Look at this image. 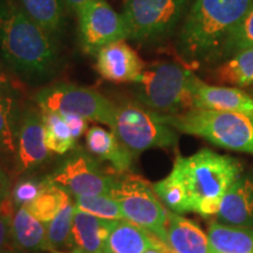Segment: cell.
<instances>
[{
  "label": "cell",
  "instance_id": "cell-8",
  "mask_svg": "<svg viewBox=\"0 0 253 253\" xmlns=\"http://www.w3.org/2000/svg\"><path fill=\"white\" fill-rule=\"evenodd\" d=\"M110 196L120 203L126 220L143 227L166 243L169 211L155 194L153 184L134 173H121Z\"/></svg>",
  "mask_w": 253,
  "mask_h": 253
},
{
  "label": "cell",
  "instance_id": "cell-33",
  "mask_svg": "<svg viewBox=\"0 0 253 253\" xmlns=\"http://www.w3.org/2000/svg\"><path fill=\"white\" fill-rule=\"evenodd\" d=\"M12 217L0 211V250L11 243Z\"/></svg>",
  "mask_w": 253,
  "mask_h": 253
},
{
  "label": "cell",
  "instance_id": "cell-17",
  "mask_svg": "<svg viewBox=\"0 0 253 253\" xmlns=\"http://www.w3.org/2000/svg\"><path fill=\"white\" fill-rule=\"evenodd\" d=\"M86 144L89 154L110 163L119 175L128 172L130 169L134 155L113 131L106 130L102 126H91L86 132Z\"/></svg>",
  "mask_w": 253,
  "mask_h": 253
},
{
  "label": "cell",
  "instance_id": "cell-20",
  "mask_svg": "<svg viewBox=\"0 0 253 253\" xmlns=\"http://www.w3.org/2000/svg\"><path fill=\"white\" fill-rule=\"evenodd\" d=\"M156 236L129 220H114L102 253H144Z\"/></svg>",
  "mask_w": 253,
  "mask_h": 253
},
{
  "label": "cell",
  "instance_id": "cell-35",
  "mask_svg": "<svg viewBox=\"0 0 253 253\" xmlns=\"http://www.w3.org/2000/svg\"><path fill=\"white\" fill-rule=\"evenodd\" d=\"M144 253H172L171 250L168 248L166 243L162 242L158 237H156L154 240V243L149 248L145 250Z\"/></svg>",
  "mask_w": 253,
  "mask_h": 253
},
{
  "label": "cell",
  "instance_id": "cell-16",
  "mask_svg": "<svg viewBox=\"0 0 253 253\" xmlns=\"http://www.w3.org/2000/svg\"><path fill=\"white\" fill-rule=\"evenodd\" d=\"M166 244L172 253H212L208 233L194 220L169 211Z\"/></svg>",
  "mask_w": 253,
  "mask_h": 253
},
{
  "label": "cell",
  "instance_id": "cell-34",
  "mask_svg": "<svg viewBox=\"0 0 253 253\" xmlns=\"http://www.w3.org/2000/svg\"><path fill=\"white\" fill-rule=\"evenodd\" d=\"M11 181L2 170V171H0V207L11 196Z\"/></svg>",
  "mask_w": 253,
  "mask_h": 253
},
{
  "label": "cell",
  "instance_id": "cell-13",
  "mask_svg": "<svg viewBox=\"0 0 253 253\" xmlns=\"http://www.w3.org/2000/svg\"><path fill=\"white\" fill-rule=\"evenodd\" d=\"M96 69L106 80L135 84L145 69L140 55L125 40L104 47L96 54Z\"/></svg>",
  "mask_w": 253,
  "mask_h": 253
},
{
  "label": "cell",
  "instance_id": "cell-26",
  "mask_svg": "<svg viewBox=\"0 0 253 253\" xmlns=\"http://www.w3.org/2000/svg\"><path fill=\"white\" fill-rule=\"evenodd\" d=\"M19 119L13 97L9 94H0V153L17 151Z\"/></svg>",
  "mask_w": 253,
  "mask_h": 253
},
{
  "label": "cell",
  "instance_id": "cell-31",
  "mask_svg": "<svg viewBox=\"0 0 253 253\" xmlns=\"http://www.w3.org/2000/svg\"><path fill=\"white\" fill-rule=\"evenodd\" d=\"M49 184L50 181L48 177L19 179L11 191V199L15 209L33 202Z\"/></svg>",
  "mask_w": 253,
  "mask_h": 253
},
{
  "label": "cell",
  "instance_id": "cell-38",
  "mask_svg": "<svg viewBox=\"0 0 253 253\" xmlns=\"http://www.w3.org/2000/svg\"><path fill=\"white\" fill-rule=\"evenodd\" d=\"M0 253H25V252L15 248V246L12 244V243H9L7 246H5L4 249L0 250Z\"/></svg>",
  "mask_w": 253,
  "mask_h": 253
},
{
  "label": "cell",
  "instance_id": "cell-15",
  "mask_svg": "<svg viewBox=\"0 0 253 253\" xmlns=\"http://www.w3.org/2000/svg\"><path fill=\"white\" fill-rule=\"evenodd\" d=\"M218 219L230 226L250 227L253 224V178L240 176L221 201Z\"/></svg>",
  "mask_w": 253,
  "mask_h": 253
},
{
  "label": "cell",
  "instance_id": "cell-37",
  "mask_svg": "<svg viewBox=\"0 0 253 253\" xmlns=\"http://www.w3.org/2000/svg\"><path fill=\"white\" fill-rule=\"evenodd\" d=\"M9 84L5 74L0 71V94H8Z\"/></svg>",
  "mask_w": 253,
  "mask_h": 253
},
{
  "label": "cell",
  "instance_id": "cell-28",
  "mask_svg": "<svg viewBox=\"0 0 253 253\" xmlns=\"http://www.w3.org/2000/svg\"><path fill=\"white\" fill-rule=\"evenodd\" d=\"M75 211H77L75 204H73L69 198L60 209L59 213L46 224L49 244L53 251L71 248L72 227L74 223Z\"/></svg>",
  "mask_w": 253,
  "mask_h": 253
},
{
  "label": "cell",
  "instance_id": "cell-14",
  "mask_svg": "<svg viewBox=\"0 0 253 253\" xmlns=\"http://www.w3.org/2000/svg\"><path fill=\"white\" fill-rule=\"evenodd\" d=\"M195 108L233 112L253 116V97L236 87L211 86L196 77L194 84Z\"/></svg>",
  "mask_w": 253,
  "mask_h": 253
},
{
  "label": "cell",
  "instance_id": "cell-21",
  "mask_svg": "<svg viewBox=\"0 0 253 253\" xmlns=\"http://www.w3.org/2000/svg\"><path fill=\"white\" fill-rule=\"evenodd\" d=\"M212 253H253L252 227L212 223L208 229Z\"/></svg>",
  "mask_w": 253,
  "mask_h": 253
},
{
  "label": "cell",
  "instance_id": "cell-11",
  "mask_svg": "<svg viewBox=\"0 0 253 253\" xmlns=\"http://www.w3.org/2000/svg\"><path fill=\"white\" fill-rule=\"evenodd\" d=\"M77 14L80 42L88 54L96 55L104 47L128 39L122 14L104 0H91Z\"/></svg>",
  "mask_w": 253,
  "mask_h": 253
},
{
  "label": "cell",
  "instance_id": "cell-39",
  "mask_svg": "<svg viewBox=\"0 0 253 253\" xmlns=\"http://www.w3.org/2000/svg\"><path fill=\"white\" fill-rule=\"evenodd\" d=\"M52 253H68V252H61V251H53ZM71 253H73V252H71Z\"/></svg>",
  "mask_w": 253,
  "mask_h": 253
},
{
  "label": "cell",
  "instance_id": "cell-2",
  "mask_svg": "<svg viewBox=\"0 0 253 253\" xmlns=\"http://www.w3.org/2000/svg\"><path fill=\"white\" fill-rule=\"evenodd\" d=\"M253 0H194L178 37V49L189 61L219 58L220 50Z\"/></svg>",
  "mask_w": 253,
  "mask_h": 253
},
{
  "label": "cell",
  "instance_id": "cell-10",
  "mask_svg": "<svg viewBox=\"0 0 253 253\" xmlns=\"http://www.w3.org/2000/svg\"><path fill=\"white\" fill-rule=\"evenodd\" d=\"M47 177L74 197L110 195L118 178L104 172L99 162L84 150L75 151Z\"/></svg>",
  "mask_w": 253,
  "mask_h": 253
},
{
  "label": "cell",
  "instance_id": "cell-3",
  "mask_svg": "<svg viewBox=\"0 0 253 253\" xmlns=\"http://www.w3.org/2000/svg\"><path fill=\"white\" fill-rule=\"evenodd\" d=\"M173 166L184 179L191 212L202 217L217 216L227 190L242 176V164L236 158L205 148L191 156L178 155Z\"/></svg>",
  "mask_w": 253,
  "mask_h": 253
},
{
  "label": "cell",
  "instance_id": "cell-27",
  "mask_svg": "<svg viewBox=\"0 0 253 253\" xmlns=\"http://www.w3.org/2000/svg\"><path fill=\"white\" fill-rule=\"evenodd\" d=\"M69 198L71 195L67 191L50 182V184L33 202L25 207L34 217L47 224L59 213L60 209Z\"/></svg>",
  "mask_w": 253,
  "mask_h": 253
},
{
  "label": "cell",
  "instance_id": "cell-18",
  "mask_svg": "<svg viewBox=\"0 0 253 253\" xmlns=\"http://www.w3.org/2000/svg\"><path fill=\"white\" fill-rule=\"evenodd\" d=\"M11 242L24 252H53L49 244L47 225L32 214L27 208H18L12 218Z\"/></svg>",
  "mask_w": 253,
  "mask_h": 253
},
{
  "label": "cell",
  "instance_id": "cell-4",
  "mask_svg": "<svg viewBox=\"0 0 253 253\" xmlns=\"http://www.w3.org/2000/svg\"><path fill=\"white\" fill-rule=\"evenodd\" d=\"M162 119L177 131L198 136L224 149L253 155V116L192 108L173 115H162Z\"/></svg>",
  "mask_w": 253,
  "mask_h": 253
},
{
  "label": "cell",
  "instance_id": "cell-5",
  "mask_svg": "<svg viewBox=\"0 0 253 253\" xmlns=\"http://www.w3.org/2000/svg\"><path fill=\"white\" fill-rule=\"evenodd\" d=\"M196 75L175 62L161 61L145 67L135 82V93L144 107L162 115L195 108Z\"/></svg>",
  "mask_w": 253,
  "mask_h": 253
},
{
  "label": "cell",
  "instance_id": "cell-36",
  "mask_svg": "<svg viewBox=\"0 0 253 253\" xmlns=\"http://www.w3.org/2000/svg\"><path fill=\"white\" fill-rule=\"evenodd\" d=\"M62 1L65 4V7H67L69 11L78 13L82 7H84L91 0H62Z\"/></svg>",
  "mask_w": 253,
  "mask_h": 253
},
{
  "label": "cell",
  "instance_id": "cell-29",
  "mask_svg": "<svg viewBox=\"0 0 253 253\" xmlns=\"http://www.w3.org/2000/svg\"><path fill=\"white\" fill-rule=\"evenodd\" d=\"M75 208L95 217L108 220L125 219L120 203L110 195L79 196L75 197Z\"/></svg>",
  "mask_w": 253,
  "mask_h": 253
},
{
  "label": "cell",
  "instance_id": "cell-22",
  "mask_svg": "<svg viewBox=\"0 0 253 253\" xmlns=\"http://www.w3.org/2000/svg\"><path fill=\"white\" fill-rule=\"evenodd\" d=\"M25 13L53 38L65 27V4L62 0H18Z\"/></svg>",
  "mask_w": 253,
  "mask_h": 253
},
{
  "label": "cell",
  "instance_id": "cell-19",
  "mask_svg": "<svg viewBox=\"0 0 253 253\" xmlns=\"http://www.w3.org/2000/svg\"><path fill=\"white\" fill-rule=\"evenodd\" d=\"M114 220L75 211L72 227L71 249L73 253H99L109 235Z\"/></svg>",
  "mask_w": 253,
  "mask_h": 253
},
{
  "label": "cell",
  "instance_id": "cell-41",
  "mask_svg": "<svg viewBox=\"0 0 253 253\" xmlns=\"http://www.w3.org/2000/svg\"><path fill=\"white\" fill-rule=\"evenodd\" d=\"M99 253H102V252H99Z\"/></svg>",
  "mask_w": 253,
  "mask_h": 253
},
{
  "label": "cell",
  "instance_id": "cell-6",
  "mask_svg": "<svg viewBox=\"0 0 253 253\" xmlns=\"http://www.w3.org/2000/svg\"><path fill=\"white\" fill-rule=\"evenodd\" d=\"M112 131L134 157L153 148L175 147L178 142L175 129L161 114L130 101L116 106Z\"/></svg>",
  "mask_w": 253,
  "mask_h": 253
},
{
  "label": "cell",
  "instance_id": "cell-32",
  "mask_svg": "<svg viewBox=\"0 0 253 253\" xmlns=\"http://www.w3.org/2000/svg\"><path fill=\"white\" fill-rule=\"evenodd\" d=\"M62 118L67 123L69 129H71L73 137L77 141L88 130L86 119L81 118L79 115H74V114H63Z\"/></svg>",
  "mask_w": 253,
  "mask_h": 253
},
{
  "label": "cell",
  "instance_id": "cell-1",
  "mask_svg": "<svg viewBox=\"0 0 253 253\" xmlns=\"http://www.w3.org/2000/svg\"><path fill=\"white\" fill-rule=\"evenodd\" d=\"M0 58L12 71L39 81L59 67L55 38L34 23L15 0H0Z\"/></svg>",
  "mask_w": 253,
  "mask_h": 253
},
{
  "label": "cell",
  "instance_id": "cell-24",
  "mask_svg": "<svg viewBox=\"0 0 253 253\" xmlns=\"http://www.w3.org/2000/svg\"><path fill=\"white\" fill-rule=\"evenodd\" d=\"M155 194L163 205L173 213L182 214L191 212V203L188 189L179 170L173 166L171 172L162 181L153 184Z\"/></svg>",
  "mask_w": 253,
  "mask_h": 253
},
{
  "label": "cell",
  "instance_id": "cell-9",
  "mask_svg": "<svg viewBox=\"0 0 253 253\" xmlns=\"http://www.w3.org/2000/svg\"><path fill=\"white\" fill-rule=\"evenodd\" d=\"M34 100L42 112H53L60 115L74 114L87 121L103 123L110 128L115 118L116 106L106 96L91 88L73 84L59 82L41 88Z\"/></svg>",
  "mask_w": 253,
  "mask_h": 253
},
{
  "label": "cell",
  "instance_id": "cell-23",
  "mask_svg": "<svg viewBox=\"0 0 253 253\" xmlns=\"http://www.w3.org/2000/svg\"><path fill=\"white\" fill-rule=\"evenodd\" d=\"M212 77L221 84L233 87L253 84V47L245 48L231 55L226 61L214 68Z\"/></svg>",
  "mask_w": 253,
  "mask_h": 253
},
{
  "label": "cell",
  "instance_id": "cell-25",
  "mask_svg": "<svg viewBox=\"0 0 253 253\" xmlns=\"http://www.w3.org/2000/svg\"><path fill=\"white\" fill-rule=\"evenodd\" d=\"M42 121L45 126V141L49 151L65 155L73 150L77 140L73 137L71 129L62 115L53 112H42Z\"/></svg>",
  "mask_w": 253,
  "mask_h": 253
},
{
  "label": "cell",
  "instance_id": "cell-7",
  "mask_svg": "<svg viewBox=\"0 0 253 253\" xmlns=\"http://www.w3.org/2000/svg\"><path fill=\"white\" fill-rule=\"evenodd\" d=\"M192 0H125L122 17L128 39L157 42L175 31Z\"/></svg>",
  "mask_w": 253,
  "mask_h": 253
},
{
  "label": "cell",
  "instance_id": "cell-30",
  "mask_svg": "<svg viewBox=\"0 0 253 253\" xmlns=\"http://www.w3.org/2000/svg\"><path fill=\"white\" fill-rule=\"evenodd\" d=\"M253 47V6L242 21L230 33L220 50L219 58H230L235 53Z\"/></svg>",
  "mask_w": 253,
  "mask_h": 253
},
{
  "label": "cell",
  "instance_id": "cell-40",
  "mask_svg": "<svg viewBox=\"0 0 253 253\" xmlns=\"http://www.w3.org/2000/svg\"><path fill=\"white\" fill-rule=\"evenodd\" d=\"M0 171H2V169H1V168H0Z\"/></svg>",
  "mask_w": 253,
  "mask_h": 253
},
{
  "label": "cell",
  "instance_id": "cell-12",
  "mask_svg": "<svg viewBox=\"0 0 253 253\" xmlns=\"http://www.w3.org/2000/svg\"><path fill=\"white\" fill-rule=\"evenodd\" d=\"M17 170L27 172L40 167L49 156L45 141L41 110L27 107L19 119L17 138Z\"/></svg>",
  "mask_w": 253,
  "mask_h": 253
}]
</instances>
